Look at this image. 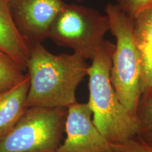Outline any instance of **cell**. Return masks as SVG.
<instances>
[{"instance_id":"cell-1","label":"cell","mask_w":152,"mask_h":152,"mask_svg":"<svg viewBox=\"0 0 152 152\" xmlns=\"http://www.w3.org/2000/svg\"><path fill=\"white\" fill-rule=\"evenodd\" d=\"M88 68L84 58L74 53L54 54L42 44L30 47L26 64L28 108L67 109L76 103V90Z\"/></svg>"},{"instance_id":"cell-2","label":"cell","mask_w":152,"mask_h":152,"mask_svg":"<svg viewBox=\"0 0 152 152\" xmlns=\"http://www.w3.org/2000/svg\"><path fill=\"white\" fill-rule=\"evenodd\" d=\"M115 45L104 40L89 66L88 103L93 122L110 144H118L137 136V119L120 102L111 81V57Z\"/></svg>"},{"instance_id":"cell-3","label":"cell","mask_w":152,"mask_h":152,"mask_svg":"<svg viewBox=\"0 0 152 152\" xmlns=\"http://www.w3.org/2000/svg\"><path fill=\"white\" fill-rule=\"evenodd\" d=\"M106 15L115 38L111 57V81L120 102L136 115L142 96L141 63L134 35V19L118 4H109Z\"/></svg>"},{"instance_id":"cell-4","label":"cell","mask_w":152,"mask_h":152,"mask_svg":"<svg viewBox=\"0 0 152 152\" xmlns=\"http://www.w3.org/2000/svg\"><path fill=\"white\" fill-rule=\"evenodd\" d=\"M66 108H28L0 140V152H55L61 144Z\"/></svg>"},{"instance_id":"cell-5","label":"cell","mask_w":152,"mask_h":152,"mask_svg":"<svg viewBox=\"0 0 152 152\" xmlns=\"http://www.w3.org/2000/svg\"><path fill=\"white\" fill-rule=\"evenodd\" d=\"M109 28L106 15L92 8L66 4L53 23L49 37L59 46L72 49L85 60H92Z\"/></svg>"},{"instance_id":"cell-6","label":"cell","mask_w":152,"mask_h":152,"mask_svg":"<svg viewBox=\"0 0 152 152\" xmlns=\"http://www.w3.org/2000/svg\"><path fill=\"white\" fill-rule=\"evenodd\" d=\"M66 3L63 0H11L13 20L28 46L42 44Z\"/></svg>"},{"instance_id":"cell-7","label":"cell","mask_w":152,"mask_h":152,"mask_svg":"<svg viewBox=\"0 0 152 152\" xmlns=\"http://www.w3.org/2000/svg\"><path fill=\"white\" fill-rule=\"evenodd\" d=\"M64 131L65 140L55 152H112L110 143L93 122L88 102L68 106Z\"/></svg>"},{"instance_id":"cell-8","label":"cell","mask_w":152,"mask_h":152,"mask_svg":"<svg viewBox=\"0 0 152 152\" xmlns=\"http://www.w3.org/2000/svg\"><path fill=\"white\" fill-rule=\"evenodd\" d=\"M134 35L141 63L143 94L152 91V5L134 18Z\"/></svg>"},{"instance_id":"cell-9","label":"cell","mask_w":152,"mask_h":152,"mask_svg":"<svg viewBox=\"0 0 152 152\" xmlns=\"http://www.w3.org/2000/svg\"><path fill=\"white\" fill-rule=\"evenodd\" d=\"M10 4L11 0H0V51L26 71L30 47L15 26Z\"/></svg>"},{"instance_id":"cell-10","label":"cell","mask_w":152,"mask_h":152,"mask_svg":"<svg viewBox=\"0 0 152 152\" xmlns=\"http://www.w3.org/2000/svg\"><path fill=\"white\" fill-rule=\"evenodd\" d=\"M29 77L9 90L0 92V140L10 132L28 109Z\"/></svg>"},{"instance_id":"cell-11","label":"cell","mask_w":152,"mask_h":152,"mask_svg":"<svg viewBox=\"0 0 152 152\" xmlns=\"http://www.w3.org/2000/svg\"><path fill=\"white\" fill-rule=\"evenodd\" d=\"M136 116L138 130L135 137L152 148V91L142 94Z\"/></svg>"},{"instance_id":"cell-12","label":"cell","mask_w":152,"mask_h":152,"mask_svg":"<svg viewBox=\"0 0 152 152\" xmlns=\"http://www.w3.org/2000/svg\"><path fill=\"white\" fill-rule=\"evenodd\" d=\"M26 75L21 66L0 51V92L14 87L22 81Z\"/></svg>"},{"instance_id":"cell-13","label":"cell","mask_w":152,"mask_h":152,"mask_svg":"<svg viewBox=\"0 0 152 152\" xmlns=\"http://www.w3.org/2000/svg\"><path fill=\"white\" fill-rule=\"evenodd\" d=\"M112 152H152V148L134 137L118 144H110Z\"/></svg>"},{"instance_id":"cell-14","label":"cell","mask_w":152,"mask_h":152,"mask_svg":"<svg viewBox=\"0 0 152 152\" xmlns=\"http://www.w3.org/2000/svg\"><path fill=\"white\" fill-rule=\"evenodd\" d=\"M118 6L134 19L142 10L151 7L152 0H118Z\"/></svg>"}]
</instances>
